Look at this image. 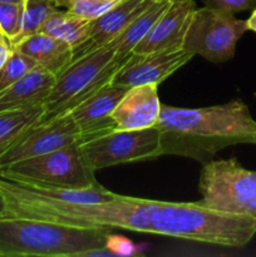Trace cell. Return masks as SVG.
<instances>
[{
  "mask_svg": "<svg viewBox=\"0 0 256 257\" xmlns=\"http://www.w3.org/2000/svg\"><path fill=\"white\" fill-rule=\"evenodd\" d=\"M0 192L7 201L8 216L120 228L235 248L247 245L256 235V217L216 211L201 202H167L123 195L108 202H68L38 195L2 173Z\"/></svg>",
  "mask_w": 256,
  "mask_h": 257,
  "instance_id": "1",
  "label": "cell"
},
{
  "mask_svg": "<svg viewBox=\"0 0 256 257\" xmlns=\"http://www.w3.org/2000/svg\"><path fill=\"white\" fill-rule=\"evenodd\" d=\"M156 127L162 156H182L202 165L230 146L256 145V120L241 99L203 108L162 104Z\"/></svg>",
  "mask_w": 256,
  "mask_h": 257,
  "instance_id": "2",
  "label": "cell"
},
{
  "mask_svg": "<svg viewBox=\"0 0 256 257\" xmlns=\"http://www.w3.org/2000/svg\"><path fill=\"white\" fill-rule=\"evenodd\" d=\"M109 228L35 217L0 218V256L85 257L107 247Z\"/></svg>",
  "mask_w": 256,
  "mask_h": 257,
  "instance_id": "3",
  "label": "cell"
},
{
  "mask_svg": "<svg viewBox=\"0 0 256 257\" xmlns=\"http://www.w3.org/2000/svg\"><path fill=\"white\" fill-rule=\"evenodd\" d=\"M131 55H118L107 44L73 59L57 75L54 87L43 103L44 115L40 120L70 112L99 88L112 82Z\"/></svg>",
  "mask_w": 256,
  "mask_h": 257,
  "instance_id": "4",
  "label": "cell"
},
{
  "mask_svg": "<svg viewBox=\"0 0 256 257\" xmlns=\"http://www.w3.org/2000/svg\"><path fill=\"white\" fill-rule=\"evenodd\" d=\"M14 180L55 190L85 191L99 185L94 171L85 163L79 143L19 161L0 170Z\"/></svg>",
  "mask_w": 256,
  "mask_h": 257,
  "instance_id": "5",
  "label": "cell"
},
{
  "mask_svg": "<svg viewBox=\"0 0 256 257\" xmlns=\"http://www.w3.org/2000/svg\"><path fill=\"white\" fill-rule=\"evenodd\" d=\"M202 205L222 212L256 217V171L236 158L203 163L198 181Z\"/></svg>",
  "mask_w": 256,
  "mask_h": 257,
  "instance_id": "6",
  "label": "cell"
},
{
  "mask_svg": "<svg viewBox=\"0 0 256 257\" xmlns=\"http://www.w3.org/2000/svg\"><path fill=\"white\" fill-rule=\"evenodd\" d=\"M247 32L246 20L235 14L203 7L193 12L183 40V49L213 63L235 57L236 45Z\"/></svg>",
  "mask_w": 256,
  "mask_h": 257,
  "instance_id": "7",
  "label": "cell"
},
{
  "mask_svg": "<svg viewBox=\"0 0 256 257\" xmlns=\"http://www.w3.org/2000/svg\"><path fill=\"white\" fill-rule=\"evenodd\" d=\"M85 163L93 171L123 163L162 157L161 133L157 127L145 130H114L79 143Z\"/></svg>",
  "mask_w": 256,
  "mask_h": 257,
  "instance_id": "8",
  "label": "cell"
},
{
  "mask_svg": "<svg viewBox=\"0 0 256 257\" xmlns=\"http://www.w3.org/2000/svg\"><path fill=\"white\" fill-rule=\"evenodd\" d=\"M82 135L70 112L39 120L28 128L2 156L0 170L19 161L45 155L67 146L80 143Z\"/></svg>",
  "mask_w": 256,
  "mask_h": 257,
  "instance_id": "9",
  "label": "cell"
},
{
  "mask_svg": "<svg viewBox=\"0 0 256 257\" xmlns=\"http://www.w3.org/2000/svg\"><path fill=\"white\" fill-rule=\"evenodd\" d=\"M195 54L186 49L162 50L148 54H133L112 79L114 84L136 87L143 84L160 85L176 70L187 64Z\"/></svg>",
  "mask_w": 256,
  "mask_h": 257,
  "instance_id": "10",
  "label": "cell"
},
{
  "mask_svg": "<svg viewBox=\"0 0 256 257\" xmlns=\"http://www.w3.org/2000/svg\"><path fill=\"white\" fill-rule=\"evenodd\" d=\"M196 9L195 0H171L160 19L133 48V54L182 49L191 18Z\"/></svg>",
  "mask_w": 256,
  "mask_h": 257,
  "instance_id": "11",
  "label": "cell"
},
{
  "mask_svg": "<svg viewBox=\"0 0 256 257\" xmlns=\"http://www.w3.org/2000/svg\"><path fill=\"white\" fill-rule=\"evenodd\" d=\"M127 90V87L110 82L70 110L82 135L80 142L117 130L112 113Z\"/></svg>",
  "mask_w": 256,
  "mask_h": 257,
  "instance_id": "12",
  "label": "cell"
},
{
  "mask_svg": "<svg viewBox=\"0 0 256 257\" xmlns=\"http://www.w3.org/2000/svg\"><path fill=\"white\" fill-rule=\"evenodd\" d=\"M161 103L157 84L128 88L112 113L117 130L133 131L156 127L160 119Z\"/></svg>",
  "mask_w": 256,
  "mask_h": 257,
  "instance_id": "13",
  "label": "cell"
},
{
  "mask_svg": "<svg viewBox=\"0 0 256 257\" xmlns=\"http://www.w3.org/2000/svg\"><path fill=\"white\" fill-rule=\"evenodd\" d=\"M152 2L153 0H122L104 15L93 20L90 23L89 37L80 47L73 50V59L109 44Z\"/></svg>",
  "mask_w": 256,
  "mask_h": 257,
  "instance_id": "14",
  "label": "cell"
},
{
  "mask_svg": "<svg viewBox=\"0 0 256 257\" xmlns=\"http://www.w3.org/2000/svg\"><path fill=\"white\" fill-rule=\"evenodd\" d=\"M55 80L57 75L54 73L37 65L12 87L0 93V112L43 105Z\"/></svg>",
  "mask_w": 256,
  "mask_h": 257,
  "instance_id": "15",
  "label": "cell"
},
{
  "mask_svg": "<svg viewBox=\"0 0 256 257\" xmlns=\"http://www.w3.org/2000/svg\"><path fill=\"white\" fill-rule=\"evenodd\" d=\"M13 48L55 75L59 74L73 59V48L68 43L44 33L29 35L13 45Z\"/></svg>",
  "mask_w": 256,
  "mask_h": 257,
  "instance_id": "16",
  "label": "cell"
},
{
  "mask_svg": "<svg viewBox=\"0 0 256 257\" xmlns=\"http://www.w3.org/2000/svg\"><path fill=\"white\" fill-rule=\"evenodd\" d=\"M170 2L153 0L138 17H136L127 27L118 34L114 40L109 43L110 47L118 55L132 54V50L146 37L155 23L167 9Z\"/></svg>",
  "mask_w": 256,
  "mask_h": 257,
  "instance_id": "17",
  "label": "cell"
},
{
  "mask_svg": "<svg viewBox=\"0 0 256 257\" xmlns=\"http://www.w3.org/2000/svg\"><path fill=\"white\" fill-rule=\"evenodd\" d=\"M90 23L92 22L89 20L70 14L67 10L62 12L58 9L48 18L39 33H44L50 37L63 40L68 43L74 50L75 48L80 47L89 37Z\"/></svg>",
  "mask_w": 256,
  "mask_h": 257,
  "instance_id": "18",
  "label": "cell"
},
{
  "mask_svg": "<svg viewBox=\"0 0 256 257\" xmlns=\"http://www.w3.org/2000/svg\"><path fill=\"white\" fill-rule=\"evenodd\" d=\"M44 115V107L25 109L2 110L0 112V156L25 132Z\"/></svg>",
  "mask_w": 256,
  "mask_h": 257,
  "instance_id": "19",
  "label": "cell"
},
{
  "mask_svg": "<svg viewBox=\"0 0 256 257\" xmlns=\"http://www.w3.org/2000/svg\"><path fill=\"white\" fill-rule=\"evenodd\" d=\"M59 9L58 0H25L23 9L22 28L13 45L24 38L39 33L43 24L54 12Z\"/></svg>",
  "mask_w": 256,
  "mask_h": 257,
  "instance_id": "20",
  "label": "cell"
},
{
  "mask_svg": "<svg viewBox=\"0 0 256 257\" xmlns=\"http://www.w3.org/2000/svg\"><path fill=\"white\" fill-rule=\"evenodd\" d=\"M122 0H58L59 7L82 19L93 20L104 15Z\"/></svg>",
  "mask_w": 256,
  "mask_h": 257,
  "instance_id": "21",
  "label": "cell"
},
{
  "mask_svg": "<svg viewBox=\"0 0 256 257\" xmlns=\"http://www.w3.org/2000/svg\"><path fill=\"white\" fill-rule=\"evenodd\" d=\"M34 67H37V63L34 60L18 50H13L9 59L0 69V93L12 87Z\"/></svg>",
  "mask_w": 256,
  "mask_h": 257,
  "instance_id": "22",
  "label": "cell"
},
{
  "mask_svg": "<svg viewBox=\"0 0 256 257\" xmlns=\"http://www.w3.org/2000/svg\"><path fill=\"white\" fill-rule=\"evenodd\" d=\"M23 9L24 3H0V32L12 45L20 33Z\"/></svg>",
  "mask_w": 256,
  "mask_h": 257,
  "instance_id": "23",
  "label": "cell"
},
{
  "mask_svg": "<svg viewBox=\"0 0 256 257\" xmlns=\"http://www.w3.org/2000/svg\"><path fill=\"white\" fill-rule=\"evenodd\" d=\"M203 3L205 7L222 10L231 14L256 8V0H203Z\"/></svg>",
  "mask_w": 256,
  "mask_h": 257,
  "instance_id": "24",
  "label": "cell"
},
{
  "mask_svg": "<svg viewBox=\"0 0 256 257\" xmlns=\"http://www.w3.org/2000/svg\"><path fill=\"white\" fill-rule=\"evenodd\" d=\"M107 247L114 253L115 256L118 255H132L136 250V246L133 245L131 241L122 238L120 236H108L107 240Z\"/></svg>",
  "mask_w": 256,
  "mask_h": 257,
  "instance_id": "25",
  "label": "cell"
},
{
  "mask_svg": "<svg viewBox=\"0 0 256 257\" xmlns=\"http://www.w3.org/2000/svg\"><path fill=\"white\" fill-rule=\"evenodd\" d=\"M13 50H14V48H13L12 43H10L9 39L0 32V69H2L3 65L5 64V62L9 59Z\"/></svg>",
  "mask_w": 256,
  "mask_h": 257,
  "instance_id": "26",
  "label": "cell"
},
{
  "mask_svg": "<svg viewBox=\"0 0 256 257\" xmlns=\"http://www.w3.org/2000/svg\"><path fill=\"white\" fill-rule=\"evenodd\" d=\"M246 27H247V30L256 33V8L252 9V13L248 17V19H246Z\"/></svg>",
  "mask_w": 256,
  "mask_h": 257,
  "instance_id": "27",
  "label": "cell"
},
{
  "mask_svg": "<svg viewBox=\"0 0 256 257\" xmlns=\"http://www.w3.org/2000/svg\"><path fill=\"white\" fill-rule=\"evenodd\" d=\"M8 216V205L5 197L3 196V193L0 192V218L7 217Z\"/></svg>",
  "mask_w": 256,
  "mask_h": 257,
  "instance_id": "28",
  "label": "cell"
},
{
  "mask_svg": "<svg viewBox=\"0 0 256 257\" xmlns=\"http://www.w3.org/2000/svg\"><path fill=\"white\" fill-rule=\"evenodd\" d=\"M25 0H0V3H24Z\"/></svg>",
  "mask_w": 256,
  "mask_h": 257,
  "instance_id": "29",
  "label": "cell"
},
{
  "mask_svg": "<svg viewBox=\"0 0 256 257\" xmlns=\"http://www.w3.org/2000/svg\"><path fill=\"white\" fill-rule=\"evenodd\" d=\"M166 2H171V0H166Z\"/></svg>",
  "mask_w": 256,
  "mask_h": 257,
  "instance_id": "30",
  "label": "cell"
}]
</instances>
